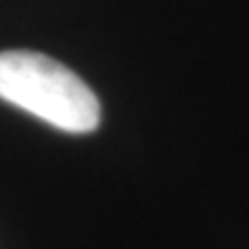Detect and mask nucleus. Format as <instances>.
Masks as SVG:
<instances>
[{
	"label": "nucleus",
	"mask_w": 249,
	"mask_h": 249,
	"mask_svg": "<svg viewBox=\"0 0 249 249\" xmlns=\"http://www.w3.org/2000/svg\"><path fill=\"white\" fill-rule=\"evenodd\" d=\"M0 99L67 134L99 127V99L70 67L37 51H0Z\"/></svg>",
	"instance_id": "1"
}]
</instances>
